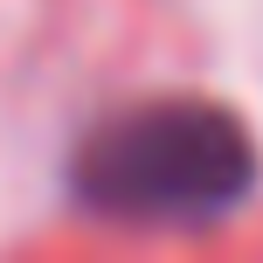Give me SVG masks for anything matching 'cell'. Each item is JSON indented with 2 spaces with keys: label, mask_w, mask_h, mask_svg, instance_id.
I'll return each mask as SVG.
<instances>
[{
  "label": "cell",
  "mask_w": 263,
  "mask_h": 263,
  "mask_svg": "<svg viewBox=\"0 0 263 263\" xmlns=\"http://www.w3.org/2000/svg\"><path fill=\"white\" fill-rule=\"evenodd\" d=\"M256 187L250 132L229 111L166 97L90 132L69 173V201L118 229H201Z\"/></svg>",
  "instance_id": "1"
}]
</instances>
